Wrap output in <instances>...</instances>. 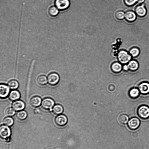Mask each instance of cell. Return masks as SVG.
Masks as SVG:
<instances>
[{
	"instance_id": "5",
	"label": "cell",
	"mask_w": 149,
	"mask_h": 149,
	"mask_svg": "<svg viewBox=\"0 0 149 149\" xmlns=\"http://www.w3.org/2000/svg\"><path fill=\"white\" fill-rule=\"evenodd\" d=\"M60 80L59 75L55 73L49 74L47 77V82L51 86H55L58 83Z\"/></svg>"
},
{
	"instance_id": "29",
	"label": "cell",
	"mask_w": 149,
	"mask_h": 149,
	"mask_svg": "<svg viewBox=\"0 0 149 149\" xmlns=\"http://www.w3.org/2000/svg\"><path fill=\"white\" fill-rule=\"evenodd\" d=\"M126 5L128 6H132L135 5L138 2V0H124Z\"/></svg>"
},
{
	"instance_id": "20",
	"label": "cell",
	"mask_w": 149,
	"mask_h": 149,
	"mask_svg": "<svg viewBox=\"0 0 149 149\" xmlns=\"http://www.w3.org/2000/svg\"><path fill=\"white\" fill-rule=\"evenodd\" d=\"M8 86L11 90H15L18 88L19 86L18 82L15 80L10 81L8 83Z\"/></svg>"
},
{
	"instance_id": "25",
	"label": "cell",
	"mask_w": 149,
	"mask_h": 149,
	"mask_svg": "<svg viewBox=\"0 0 149 149\" xmlns=\"http://www.w3.org/2000/svg\"><path fill=\"white\" fill-rule=\"evenodd\" d=\"M129 53L132 57H135L138 56L139 55L140 51L138 48L134 47L130 49Z\"/></svg>"
},
{
	"instance_id": "9",
	"label": "cell",
	"mask_w": 149,
	"mask_h": 149,
	"mask_svg": "<svg viewBox=\"0 0 149 149\" xmlns=\"http://www.w3.org/2000/svg\"><path fill=\"white\" fill-rule=\"evenodd\" d=\"M10 93V88L8 86L1 84L0 86V96L1 98H7Z\"/></svg>"
},
{
	"instance_id": "32",
	"label": "cell",
	"mask_w": 149,
	"mask_h": 149,
	"mask_svg": "<svg viewBox=\"0 0 149 149\" xmlns=\"http://www.w3.org/2000/svg\"><path fill=\"white\" fill-rule=\"evenodd\" d=\"M145 1V0H138V3L139 4H142Z\"/></svg>"
},
{
	"instance_id": "2",
	"label": "cell",
	"mask_w": 149,
	"mask_h": 149,
	"mask_svg": "<svg viewBox=\"0 0 149 149\" xmlns=\"http://www.w3.org/2000/svg\"><path fill=\"white\" fill-rule=\"evenodd\" d=\"M118 58L120 63L125 64L130 61L131 59V56L126 51L122 50L118 53Z\"/></svg>"
},
{
	"instance_id": "15",
	"label": "cell",
	"mask_w": 149,
	"mask_h": 149,
	"mask_svg": "<svg viewBox=\"0 0 149 149\" xmlns=\"http://www.w3.org/2000/svg\"><path fill=\"white\" fill-rule=\"evenodd\" d=\"M138 89L143 94L149 93V84L147 82H143L140 84L138 86Z\"/></svg>"
},
{
	"instance_id": "30",
	"label": "cell",
	"mask_w": 149,
	"mask_h": 149,
	"mask_svg": "<svg viewBox=\"0 0 149 149\" xmlns=\"http://www.w3.org/2000/svg\"><path fill=\"white\" fill-rule=\"evenodd\" d=\"M123 68L125 71H127L129 69L128 65H124Z\"/></svg>"
},
{
	"instance_id": "17",
	"label": "cell",
	"mask_w": 149,
	"mask_h": 149,
	"mask_svg": "<svg viewBox=\"0 0 149 149\" xmlns=\"http://www.w3.org/2000/svg\"><path fill=\"white\" fill-rule=\"evenodd\" d=\"M128 65L129 69L132 71H136L139 67V64L138 62L134 60L130 61Z\"/></svg>"
},
{
	"instance_id": "31",
	"label": "cell",
	"mask_w": 149,
	"mask_h": 149,
	"mask_svg": "<svg viewBox=\"0 0 149 149\" xmlns=\"http://www.w3.org/2000/svg\"><path fill=\"white\" fill-rule=\"evenodd\" d=\"M138 134L136 132H134L133 134V136L135 138H136L138 136Z\"/></svg>"
},
{
	"instance_id": "12",
	"label": "cell",
	"mask_w": 149,
	"mask_h": 149,
	"mask_svg": "<svg viewBox=\"0 0 149 149\" xmlns=\"http://www.w3.org/2000/svg\"><path fill=\"white\" fill-rule=\"evenodd\" d=\"M42 100L38 96H35L32 97L30 99V103L31 105L34 108H37L41 105Z\"/></svg>"
},
{
	"instance_id": "21",
	"label": "cell",
	"mask_w": 149,
	"mask_h": 149,
	"mask_svg": "<svg viewBox=\"0 0 149 149\" xmlns=\"http://www.w3.org/2000/svg\"><path fill=\"white\" fill-rule=\"evenodd\" d=\"M27 116V112L23 110L19 111L16 114V117L21 120H23L26 119Z\"/></svg>"
},
{
	"instance_id": "16",
	"label": "cell",
	"mask_w": 149,
	"mask_h": 149,
	"mask_svg": "<svg viewBox=\"0 0 149 149\" xmlns=\"http://www.w3.org/2000/svg\"><path fill=\"white\" fill-rule=\"evenodd\" d=\"M123 67L122 64L119 62H115L113 63L111 66L112 71L115 73H118L122 70Z\"/></svg>"
},
{
	"instance_id": "10",
	"label": "cell",
	"mask_w": 149,
	"mask_h": 149,
	"mask_svg": "<svg viewBox=\"0 0 149 149\" xmlns=\"http://www.w3.org/2000/svg\"><path fill=\"white\" fill-rule=\"evenodd\" d=\"M25 104L22 101L17 100L14 102L12 104V107L15 111L23 110L25 107Z\"/></svg>"
},
{
	"instance_id": "24",
	"label": "cell",
	"mask_w": 149,
	"mask_h": 149,
	"mask_svg": "<svg viewBox=\"0 0 149 149\" xmlns=\"http://www.w3.org/2000/svg\"><path fill=\"white\" fill-rule=\"evenodd\" d=\"M140 92L139 89L137 88H132L129 91V95L131 98H136L139 96Z\"/></svg>"
},
{
	"instance_id": "27",
	"label": "cell",
	"mask_w": 149,
	"mask_h": 149,
	"mask_svg": "<svg viewBox=\"0 0 149 149\" xmlns=\"http://www.w3.org/2000/svg\"><path fill=\"white\" fill-rule=\"evenodd\" d=\"M115 16L118 20H122L125 17V13L122 11H119L116 13Z\"/></svg>"
},
{
	"instance_id": "22",
	"label": "cell",
	"mask_w": 149,
	"mask_h": 149,
	"mask_svg": "<svg viewBox=\"0 0 149 149\" xmlns=\"http://www.w3.org/2000/svg\"><path fill=\"white\" fill-rule=\"evenodd\" d=\"M59 9L54 6H52L49 8L48 9V13L49 15L52 17H55L59 13Z\"/></svg>"
},
{
	"instance_id": "7",
	"label": "cell",
	"mask_w": 149,
	"mask_h": 149,
	"mask_svg": "<svg viewBox=\"0 0 149 149\" xmlns=\"http://www.w3.org/2000/svg\"><path fill=\"white\" fill-rule=\"evenodd\" d=\"M11 132L10 128L6 125H2L0 127V136L4 139L9 138L11 135Z\"/></svg>"
},
{
	"instance_id": "6",
	"label": "cell",
	"mask_w": 149,
	"mask_h": 149,
	"mask_svg": "<svg viewBox=\"0 0 149 149\" xmlns=\"http://www.w3.org/2000/svg\"><path fill=\"white\" fill-rule=\"evenodd\" d=\"M70 5V2L69 0H56L55 2L56 7L61 11L67 9Z\"/></svg>"
},
{
	"instance_id": "23",
	"label": "cell",
	"mask_w": 149,
	"mask_h": 149,
	"mask_svg": "<svg viewBox=\"0 0 149 149\" xmlns=\"http://www.w3.org/2000/svg\"><path fill=\"white\" fill-rule=\"evenodd\" d=\"M119 122L122 124L125 125L126 124L129 120L128 116L125 114L121 115L119 118Z\"/></svg>"
},
{
	"instance_id": "28",
	"label": "cell",
	"mask_w": 149,
	"mask_h": 149,
	"mask_svg": "<svg viewBox=\"0 0 149 149\" xmlns=\"http://www.w3.org/2000/svg\"><path fill=\"white\" fill-rule=\"evenodd\" d=\"M15 113V111L11 108H9L7 109L5 111V114L8 117L13 116Z\"/></svg>"
},
{
	"instance_id": "1",
	"label": "cell",
	"mask_w": 149,
	"mask_h": 149,
	"mask_svg": "<svg viewBox=\"0 0 149 149\" xmlns=\"http://www.w3.org/2000/svg\"><path fill=\"white\" fill-rule=\"evenodd\" d=\"M55 102L52 99L46 98L43 99L41 105L43 109L51 111H52Z\"/></svg>"
},
{
	"instance_id": "18",
	"label": "cell",
	"mask_w": 149,
	"mask_h": 149,
	"mask_svg": "<svg viewBox=\"0 0 149 149\" xmlns=\"http://www.w3.org/2000/svg\"><path fill=\"white\" fill-rule=\"evenodd\" d=\"M63 108L61 105L59 104L54 106L52 110L53 113L57 115L61 114L63 112Z\"/></svg>"
},
{
	"instance_id": "19",
	"label": "cell",
	"mask_w": 149,
	"mask_h": 149,
	"mask_svg": "<svg viewBox=\"0 0 149 149\" xmlns=\"http://www.w3.org/2000/svg\"><path fill=\"white\" fill-rule=\"evenodd\" d=\"M37 82L39 85L43 86L46 85L47 82V78L44 75L39 76L37 79Z\"/></svg>"
},
{
	"instance_id": "8",
	"label": "cell",
	"mask_w": 149,
	"mask_h": 149,
	"mask_svg": "<svg viewBox=\"0 0 149 149\" xmlns=\"http://www.w3.org/2000/svg\"><path fill=\"white\" fill-rule=\"evenodd\" d=\"M55 121L56 124L58 126H63L67 124L68 122V119L65 115L60 114L56 117Z\"/></svg>"
},
{
	"instance_id": "3",
	"label": "cell",
	"mask_w": 149,
	"mask_h": 149,
	"mask_svg": "<svg viewBox=\"0 0 149 149\" xmlns=\"http://www.w3.org/2000/svg\"><path fill=\"white\" fill-rule=\"evenodd\" d=\"M139 116L144 120L149 118V108L146 106H142L139 107L138 110Z\"/></svg>"
},
{
	"instance_id": "13",
	"label": "cell",
	"mask_w": 149,
	"mask_h": 149,
	"mask_svg": "<svg viewBox=\"0 0 149 149\" xmlns=\"http://www.w3.org/2000/svg\"><path fill=\"white\" fill-rule=\"evenodd\" d=\"M136 14L135 13L132 11H128L125 13L126 20L129 22L134 21L136 19Z\"/></svg>"
},
{
	"instance_id": "4",
	"label": "cell",
	"mask_w": 149,
	"mask_h": 149,
	"mask_svg": "<svg viewBox=\"0 0 149 149\" xmlns=\"http://www.w3.org/2000/svg\"><path fill=\"white\" fill-rule=\"evenodd\" d=\"M140 125V121L139 119L136 117L131 118L128 123V128L131 130H134L137 129Z\"/></svg>"
},
{
	"instance_id": "26",
	"label": "cell",
	"mask_w": 149,
	"mask_h": 149,
	"mask_svg": "<svg viewBox=\"0 0 149 149\" xmlns=\"http://www.w3.org/2000/svg\"><path fill=\"white\" fill-rule=\"evenodd\" d=\"M3 123L6 126H11L13 124L14 120L11 118L8 117L4 119L3 121Z\"/></svg>"
},
{
	"instance_id": "14",
	"label": "cell",
	"mask_w": 149,
	"mask_h": 149,
	"mask_svg": "<svg viewBox=\"0 0 149 149\" xmlns=\"http://www.w3.org/2000/svg\"><path fill=\"white\" fill-rule=\"evenodd\" d=\"M21 97L20 92L15 90H13L10 92L9 95V98L11 101H15L18 100Z\"/></svg>"
},
{
	"instance_id": "11",
	"label": "cell",
	"mask_w": 149,
	"mask_h": 149,
	"mask_svg": "<svg viewBox=\"0 0 149 149\" xmlns=\"http://www.w3.org/2000/svg\"><path fill=\"white\" fill-rule=\"evenodd\" d=\"M136 14L139 17H143L146 14L147 11L144 4H142L138 6L136 8Z\"/></svg>"
}]
</instances>
